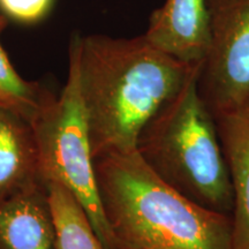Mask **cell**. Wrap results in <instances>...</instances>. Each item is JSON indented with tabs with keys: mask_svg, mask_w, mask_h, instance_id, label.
<instances>
[{
	"mask_svg": "<svg viewBox=\"0 0 249 249\" xmlns=\"http://www.w3.org/2000/svg\"><path fill=\"white\" fill-rule=\"evenodd\" d=\"M81 96L93 160L136 150L140 134L200 65L160 51L144 35L124 38L73 34Z\"/></svg>",
	"mask_w": 249,
	"mask_h": 249,
	"instance_id": "cell-1",
	"label": "cell"
},
{
	"mask_svg": "<svg viewBox=\"0 0 249 249\" xmlns=\"http://www.w3.org/2000/svg\"><path fill=\"white\" fill-rule=\"evenodd\" d=\"M93 165L114 249H231V216L180 194L138 150L105 154Z\"/></svg>",
	"mask_w": 249,
	"mask_h": 249,
	"instance_id": "cell-2",
	"label": "cell"
},
{
	"mask_svg": "<svg viewBox=\"0 0 249 249\" xmlns=\"http://www.w3.org/2000/svg\"><path fill=\"white\" fill-rule=\"evenodd\" d=\"M200 66L145 124L136 150L180 194L201 207L231 216V179L216 119L198 92Z\"/></svg>",
	"mask_w": 249,
	"mask_h": 249,
	"instance_id": "cell-3",
	"label": "cell"
},
{
	"mask_svg": "<svg viewBox=\"0 0 249 249\" xmlns=\"http://www.w3.org/2000/svg\"><path fill=\"white\" fill-rule=\"evenodd\" d=\"M30 124L43 180L60 183L75 196L105 249H114L99 201L76 53L71 43L66 85L58 96L51 92Z\"/></svg>",
	"mask_w": 249,
	"mask_h": 249,
	"instance_id": "cell-4",
	"label": "cell"
},
{
	"mask_svg": "<svg viewBox=\"0 0 249 249\" xmlns=\"http://www.w3.org/2000/svg\"><path fill=\"white\" fill-rule=\"evenodd\" d=\"M210 42L197 88L211 113L249 95V0H208Z\"/></svg>",
	"mask_w": 249,
	"mask_h": 249,
	"instance_id": "cell-5",
	"label": "cell"
},
{
	"mask_svg": "<svg viewBox=\"0 0 249 249\" xmlns=\"http://www.w3.org/2000/svg\"><path fill=\"white\" fill-rule=\"evenodd\" d=\"M144 36L171 57L201 65L210 42L208 0H165L151 13Z\"/></svg>",
	"mask_w": 249,
	"mask_h": 249,
	"instance_id": "cell-6",
	"label": "cell"
},
{
	"mask_svg": "<svg viewBox=\"0 0 249 249\" xmlns=\"http://www.w3.org/2000/svg\"><path fill=\"white\" fill-rule=\"evenodd\" d=\"M214 119L233 192L231 249H249V95Z\"/></svg>",
	"mask_w": 249,
	"mask_h": 249,
	"instance_id": "cell-7",
	"label": "cell"
},
{
	"mask_svg": "<svg viewBox=\"0 0 249 249\" xmlns=\"http://www.w3.org/2000/svg\"><path fill=\"white\" fill-rule=\"evenodd\" d=\"M0 249H59L46 183L0 201Z\"/></svg>",
	"mask_w": 249,
	"mask_h": 249,
	"instance_id": "cell-8",
	"label": "cell"
},
{
	"mask_svg": "<svg viewBox=\"0 0 249 249\" xmlns=\"http://www.w3.org/2000/svg\"><path fill=\"white\" fill-rule=\"evenodd\" d=\"M46 183L39 167L33 126L13 112L0 108V201Z\"/></svg>",
	"mask_w": 249,
	"mask_h": 249,
	"instance_id": "cell-9",
	"label": "cell"
},
{
	"mask_svg": "<svg viewBox=\"0 0 249 249\" xmlns=\"http://www.w3.org/2000/svg\"><path fill=\"white\" fill-rule=\"evenodd\" d=\"M48 192L59 249H105L88 213L71 193L58 182H48Z\"/></svg>",
	"mask_w": 249,
	"mask_h": 249,
	"instance_id": "cell-10",
	"label": "cell"
},
{
	"mask_svg": "<svg viewBox=\"0 0 249 249\" xmlns=\"http://www.w3.org/2000/svg\"><path fill=\"white\" fill-rule=\"evenodd\" d=\"M7 24V18L0 14V108L31 123L51 91L39 83L24 80L14 68L1 44V34Z\"/></svg>",
	"mask_w": 249,
	"mask_h": 249,
	"instance_id": "cell-11",
	"label": "cell"
},
{
	"mask_svg": "<svg viewBox=\"0 0 249 249\" xmlns=\"http://www.w3.org/2000/svg\"><path fill=\"white\" fill-rule=\"evenodd\" d=\"M55 0H0V14L23 26L42 22L53 8Z\"/></svg>",
	"mask_w": 249,
	"mask_h": 249,
	"instance_id": "cell-12",
	"label": "cell"
}]
</instances>
